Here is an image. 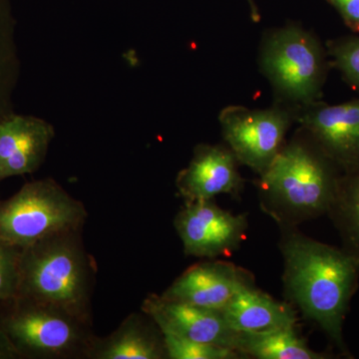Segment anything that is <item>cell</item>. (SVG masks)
Listing matches in <instances>:
<instances>
[{
  "instance_id": "obj_1",
  "label": "cell",
  "mask_w": 359,
  "mask_h": 359,
  "mask_svg": "<svg viewBox=\"0 0 359 359\" xmlns=\"http://www.w3.org/2000/svg\"><path fill=\"white\" fill-rule=\"evenodd\" d=\"M283 285L290 302L344 348L342 325L359 275V259L316 242L294 226H280Z\"/></svg>"
},
{
  "instance_id": "obj_2",
  "label": "cell",
  "mask_w": 359,
  "mask_h": 359,
  "mask_svg": "<svg viewBox=\"0 0 359 359\" xmlns=\"http://www.w3.org/2000/svg\"><path fill=\"white\" fill-rule=\"evenodd\" d=\"M94 276L81 230L65 231L22 249L16 297L48 304L91 325Z\"/></svg>"
},
{
  "instance_id": "obj_3",
  "label": "cell",
  "mask_w": 359,
  "mask_h": 359,
  "mask_svg": "<svg viewBox=\"0 0 359 359\" xmlns=\"http://www.w3.org/2000/svg\"><path fill=\"white\" fill-rule=\"evenodd\" d=\"M332 161L320 148L311 147L306 141L294 139L283 145L259 175L264 211L280 226H295L330 212L339 185Z\"/></svg>"
},
{
  "instance_id": "obj_4",
  "label": "cell",
  "mask_w": 359,
  "mask_h": 359,
  "mask_svg": "<svg viewBox=\"0 0 359 359\" xmlns=\"http://www.w3.org/2000/svg\"><path fill=\"white\" fill-rule=\"evenodd\" d=\"M90 327L32 299L15 297L0 304V327L20 358H85L94 337Z\"/></svg>"
},
{
  "instance_id": "obj_5",
  "label": "cell",
  "mask_w": 359,
  "mask_h": 359,
  "mask_svg": "<svg viewBox=\"0 0 359 359\" xmlns=\"http://www.w3.org/2000/svg\"><path fill=\"white\" fill-rule=\"evenodd\" d=\"M86 208L52 179L32 181L0 202V237L20 249L65 231L82 230Z\"/></svg>"
},
{
  "instance_id": "obj_6",
  "label": "cell",
  "mask_w": 359,
  "mask_h": 359,
  "mask_svg": "<svg viewBox=\"0 0 359 359\" xmlns=\"http://www.w3.org/2000/svg\"><path fill=\"white\" fill-rule=\"evenodd\" d=\"M261 61L264 75L290 100L311 103L320 93L325 75L323 50L302 28L273 32L264 42Z\"/></svg>"
},
{
  "instance_id": "obj_7",
  "label": "cell",
  "mask_w": 359,
  "mask_h": 359,
  "mask_svg": "<svg viewBox=\"0 0 359 359\" xmlns=\"http://www.w3.org/2000/svg\"><path fill=\"white\" fill-rule=\"evenodd\" d=\"M224 140L238 162L262 175L283 147L290 116L276 109L250 110L231 106L219 115Z\"/></svg>"
},
{
  "instance_id": "obj_8",
  "label": "cell",
  "mask_w": 359,
  "mask_h": 359,
  "mask_svg": "<svg viewBox=\"0 0 359 359\" xmlns=\"http://www.w3.org/2000/svg\"><path fill=\"white\" fill-rule=\"evenodd\" d=\"M187 256L215 259L230 256L245 237V215L224 211L212 200L186 202L174 221Z\"/></svg>"
},
{
  "instance_id": "obj_9",
  "label": "cell",
  "mask_w": 359,
  "mask_h": 359,
  "mask_svg": "<svg viewBox=\"0 0 359 359\" xmlns=\"http://www.w3.org/2000/svg\"><path fill=\"white\" fill-rule=\"evenodd\" d=\"M141 311L155 321L162 334L237 351L238 332L229 327L222 311L173 301L162 294H149Z\"/></svg>"
},
{
  "instance_id": "obj_10",
  "label": "cell",
  "mask_w": 359,
  "mask_h": 359,
  "mask_svg": "<svg viewBox=\"0 0 359 359\" xmlns=\"http://www.w3.org/2000/svg\"><path fill=\"white\" fill-rule=\"evenodd\" d=\"M51 124L13 112L0 121V182L32 174L43 164L53 140Z\"/></svg>"
},
{
  "instance_id": "obj_11",
  "label": "cell",
  "mask_w": 359,
  "mask_h": 359,
  "mask_svg": "<svg viewBox=\"0 0 359 359\" xmlns=\"http://www.w3.org/2000/svg\"><path fill=\"white\" fill-rule=\"evenodd\" d=\"M250 282V276L233 264L203 262L187 269L162 295L173 301L222 311L238 290Z\"/></svg>"
},
{
  "instance_id": "obj_12",
  "label": "cell",
  "mask_w": 359,
  "mask_h": 359,
  "mask_svg": "<svg viewBox=\"0 0 359 359\" xmlns=\"http://www.w3.org/2000/svg\"><path fill=\"white\" fill-rule=\"evenodd\" d=\"M238 162L230 149L199 145L190 164L177 176V189L186 202L212 200L222 194L238 196L243 179Z\"/></svg>"
},
{
  "instance_id": "obj_13",
  "label": "cell",
  "mask_w": 359,
  "mask_h": 359,
  "mask_svg": "<svg viewBox=\"0 0 359 359\" xmlns=\"http://www.w3.org/2000/svg\"><path fill=\"white\" fill-rule=\"evenodd\" d=\"M301 121L334 162L349 169L359 165V100L314 108Z\"/></svg>"
},
{
  "instance_id": "obj_14",
  "label": "cell",
  "mask_w": 359,
  "mask_h": 359,
  "mask_svg": "<svg viewBox=\"0 0 359 359\" xmlns=\"http://www.w3.org/2000/svg\"><path fill=\"white\" fill-rule=\"evenodd\" d=\"M85 358H168L164 337L155 321L144 313H131L112 334L94 337Z\"/></svg>"
},
{
  "instance_id": "obj_15",
  "label": "cell",
  "mask_w": 359,
  "mask_h": 359,
  "mask_svg": "<svg viewBox=\"0 0 359 359\" xmlns=\"http://www.w3.org/2000/svg\"><path fill=\"white\" fill-rule=\"evenodd\" d=\"M224 320L237 332H264L297 325L295 311L290 304L276 301L250 282L222 311Z\"/></svg>"
},
{
  "instance_id": "obj_16",
  "label": "cell",
  "mask_w": 359,
  "mask_h": 359,
  "mask_svg": "<svg viewBox=\"0 0 359 359\" xmlns=\"http://www.w3.org/2000/svg\"><path fill=\"white\" fill-rule=\"evenodd\" d=\"M236 349L242 356L257 359H323L297 334L295 325L264 332H238Z\"/></svg>"
},
{
  "instance_id": "obj_17",
  "label": "cell",
  "mask_w": 359,
  "mask_h": 359,
  "mask_svg": "<svg viewBox=\"0 0 359 359\" xmlns=\"http://www.w3.org/2000/svg\"><path fill=\"white\" fill-rule=\"evenodd\" d=\"M16 23L9 0H0V121L13 112V95L20 77Z\"/></svg>"
},
{
  "instance_id": "obj_18",
  "label": "cell",
  "mask_w": 359,
  "mask_h": 359,
  "mask_svg": "<svg viewBox=\"0 0 359 359\" xmlns=\"http://www.w3.org/2000/svg\"><path fill=\"white\" fill-rule=\"evenodd\" d=\"M351 174L339 180L337 196L330 212L341 231L349 250L359 259V165L351 168Z\"/></svg>"
},
{
  "instance_id": "obj_19",
  "label": "cell",
  "mask_w": 359,
  "mask_h": 359,
  "mask_svg": "<svg viewBox=\"0 0 359 359\" xmlns=\"http://www.w3.org/2000/svg\"><path fill=\"white\" fill-rule=\"evenodd\" d=\"M165 347L169 359H238L242 358L238 351L229 347L204 344L163 334Z\"/></svg>"
},
{
  "instance_id": "obj_20",
  "label": "cell",
  "mask_w": 359,
  "mask_h": 359,
  "mask_svg": "<svg viewBox=\"0 0 359 359\" xmlns=\"http://www.w3.org/2000/svg\"><path fill=\"white\" fill-rule=\"evenodd\" d=\"M21 252L22 249L0 237V304L18 297Z\"/></svg>"
},
{
  "instance_id": "obj_21",
  "label": "cell",
  "mask_w": 359,
  "mask_h": 359,
  "mask_svg": "<svg viewBox=\"0 0 359 359\" xmlns=\"http://www.w3.org/2000/svg\"><path fill=\"white\" fill-rule=\"evenodd\" d=\"M335 62L346 79L359 89V39L341 42L332 50Z\"/></svg>"
},
{
  "instance_id": "obj_22",
  "label": "cell",
  "mask_w": 359,
  "mask_h": 359,
  "mask_svg": "<svg viewBox=\"0 0 359 359\" xmlns=\"http://www.w3.org/2000/svg\"><path fill=\"white\" fill-rule=\"evenodd\" d=\"M349 27L355 29L359 21V0H330Z\"/></svg>"
},
{
  "instance_id": "obj_23",
  "label": "cell",
  "mask_w": 359,
  "mask_h": 359,
  "mask_svg": "<svg viewBox=\"0 0 359 359\" xmlns=\"http://www.w3.org/2000/svg\"><path fill=\"white\" fill-rule=\"evenodd\" d=\"M15 358H20V354L18 353L11 340L0 327V359Z\"/></svg>"
},
{
  "instance_id": "obj_24",
  "label": "cell",
  "mask_w": 359,
  "mask_h": 359,
  "mask_svg": "<svg viewBox=\"0 0 359 359\" xmlns=\"http://www.w3.org/2000/svg\"><path fill=\"white\" fill-rule=\"evenodd\" d=\"M355 32H359V21H358V25H356V27H355Z\"/></svg>"
},
{
  "instance_id": "obj_25",
  "label": "cell",
  "mask_w": 359,
  "mask_h": 359,
  "mask_svg": "<svg viewBox=\"0 0 359 359\" xmlns=\"http://www.w3.org/2000/svg\"></svg>"
}]
</instances>
